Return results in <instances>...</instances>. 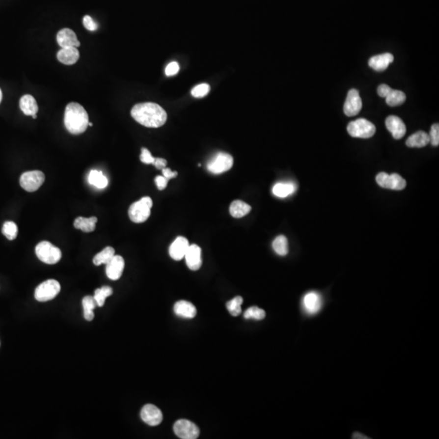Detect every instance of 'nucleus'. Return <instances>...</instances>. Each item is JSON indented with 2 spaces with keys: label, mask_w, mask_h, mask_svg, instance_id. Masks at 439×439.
<instances>
[{
  "label": "nucleus",
  "mask_w": 439,
  "mask_h": 439,
  "mask_svg": "<svg viewBox=\"0 0 439 439\" xmlns=\"http://www.w3.org/2000/svg\"><path fill=\"white\" fill-rule=\"evenodd\" d=\"M135 121L148 128H159L165 124L167 113L163 108L155 103L136 104L131 110Z\"/></svg>",
  "instance_id": "obj_1"
},
{
  "label": "nucleus",
  "mask_w": 439,
  "mask_h": 439,
  "mask_svg": "<svg viewBox=\"0 0 439 439\" xmlns=\"http://www.w3.org/2000/svg\"><path fill=\"white\" fill-rule=\"evenodd\" d=\"M64 125L72 135H80L85 132L89 125V116L81 104L73 102L67 105Z\"/></svg>",
  "instance_id": "obj_2"
},
{
  "label": "nucleus",
  "mask_w": 439,
  "mask_h": 439,
  "mask_svg": "<svg viewBox=\"0 0 439 439\" xmlns=\"http://www.w3.org/2000/svg\"><path fill=\"white\" fill-rule=\"evenodd\" d=\"M152 200L150 197H143L140 200L133 203L129 209V217L135 223L146 221L151 215Z\"/></svg>",
  "instance_id": "obj_3"
},
{
  "label": "nucleus",
  "mask_w": 439,
  "mask_h": 439,
  "mask_svg": "<svg viewBox=\"0 0 439 439\" xmlns=\"http://www.w3.org/2000/svg\"><path fill=\"white\" fill-rule=\"evenodd\" d=\"M36 255L42 262L48 265H55L61 259V250L47 241L41 242L36 246Z\"/></svg>",
  "instance_id": "obj_4"
},
{
  "label": "nucleus",
  "mask_w": 439,
  "mask_h": 439,
  "mask_svg": "<svg viewBox=\"0 0 439 439\" xmlns=\"http://www.w3.org/2000/svg\"><path fill=\"white\" fill-rule=\"evenodd\" d=\"M347 132L353 137L369 138L375 135L376 127L371 121L359 118L348 124Z\"/></svg>",
  "instance_id": "obj_5"
},
{
  "label": "nucleus",
  "mask_w": 439,
  "mask_h": 439,
  "mask_svg": "<svg viewBox=\"0 0 439 439\" xmlns=\"http://www.w3.org/2000/svg\"><path fill=\"white\" fill-rule=\"evenodd\" d=\"M60 291V285L56 280L49 279L36 288L34 297L39 302H47L56 297Z\"/></svg>",
  "instance_id": "obj_6"
},
{
  "label": "nucleus",
  "mask_w": 439,
  "mask_h": 439,
  "mask_svg": "<svg viewBox=\"0 0 439 439\" xmlns=\"http://www.w3.org/2000/svg\"><path fill=\"white\" fill-rule=\"evenodd\" d=\"M234 159L229 154L219 152L208 162V170L214 174H220L233 167Z\"/></svg>",
  "instance_id": "obj_7"
},
{
  "label": "nucleus",
  "mask_w": 439,
  "mask_h": 439,
  "mask_svg": "<svg viewBox=\"0 0 439 439\" xmlns=\"http://www.w3.org/2000/svg\"><path fill=\"white\" fill-rule=\"evenodd\" d=\"M45 181V175L41 171L24 172L20 178V184L26 192H34L40 188Z\"/></svg>",
  "instance_id": "obj_8"
},
{
  "label": "nucleus",
  "mask_w": 439,
  "mask_h": 439,
  "mask_svg": "<svg viewBox=\"0 0 439 439\" xmlns=\"http://www.w3.org/2000/svg\"><path fill=\"white\" fill-rule=\"evenodd\" d=\"M376 182L383 188L395 191L404 190L407 186L406 181L398 173L389 175L386 172H380L376 177Z\"/></svg>",
  "instance_id": "obj_9"
},
{
  "label": "nucleus",
  "mask_w": 439,
  "mask_h": 439,
  "mask_svg": "<svg viewBox=\"0 0 439 439\" xmlns=\"http://www.w3.org/2000/svg\"><path fill=\"white\" fill-rule=\"evenodd\" d=\"M173 430L177 437L182 439H196L199 436L198 426L190 420H177L173 425Z\"/></svg>",
  "instance_id": "obj_10"
},
{
  "label": "nucleus",
  "mask_w": 439,
  "mask_h": 439,
  "mask_svg": "<svg viewBox=\"0 0 439 439\" xmlns=\"http://www.w3.org/2000/svg\"><path fill=\"white\" fill-rule=\"evenodd\" d=\"M363 103L359 96V91L356 89H351L347 94V99L343 106V111L347 116H357L361 110Z\"/></svg>",
  "instance_id": "obj_11"
},
{
  "label": "nucleus",
  "mask_w": 439,
  "mask_h": 439,
  "mask_svg": "<svg viewBox=\"0 0 439 439\" xmlns=\"http://www.w3.org/2000/svg\"><path fill=\"white\" fill-rule=\"evenodd\" d=\"M141 418L147 425L156 426L162 422L163 414L155 405L146 404L141 411Z\"/></svg>",
  "instance_id": "obj_12"
},
{
  "label": "nucleus",
  "mask_w": 439,
  "mask_h": 439,
  "mask_svg": "<svg viewBox=\"0 0 439 439\" xmlns=\"http://www.w3.org/2000/svg\"><path fill=\"white\" fill-rule=\"evenodd\" d=\"M302 307L307 314L311 316L317 314L322 307L321 295L317 292L307 293L302 300Z\"/></svg>",
  "instance_id": "obj_13"
},
{
  "label": "nucleus",
  "mask_w": 439,
  "mask_h": 439,
  "mask_svg": "<svg viewBox=\"0 0 439 439\" xmlns=\"http://www.w3.org/2000/svg\"><path fill=\"white\" fill-rule=\"evenodd\" d=\"M125 268V260L121 255H114L106 265V274L111 280H118L122 275Z\"/></svg>",
  "instance_id": "obj_14"
},
{
  "label": "nucleus",
  "mask_w": 439,
  "mask_h": 439,
  "mask_svg": "<svg viewBox=\"0 0 439 439\" xmlns=\"http://www.w3.org/2000/svg\"><path fill=\"white\" fill-rule=\"evenodd\" d=\"M185 258L187 266L191 270L197 271L202 266V250L196 244L190 245Z\"/></svg>",
  "instance_id": "obj_15"
},
{
  "label": "nucleus",
  "mask_w": 439,
  "mask_h": 439,
  "mask_svg": "<svg viewBox=\"0 0 439 439\" xmlns=\"http://www.w3.org/2000/svg\"><path fill=\"white\" fill-rule=\"evenodd\" d=\"M56 39L61 48H78L81 45L76 33L70 28H65L59 30L57 33Z\"/></svg>",
  "instance_id": "obj_16"
},
{
  "label": "nucleus",
  "mask_w": 439,
  "mask_h": 439,
  "mask_svg": "<svg viewBox=\"0 0 439 439\" xmlns=\"http://www.w3.org/2000/svg\"><path fill=\"white\" fill-rule=\"evenodd\" d=\"M385 126L395 139H401L406 134V125L399 116H388L385 120Z\"/></svg>",
  "instance_id": "obj_17"
},
{
  "label": "nucleus",
  "mask_w": 439,
  "mask_h": 439,
  "mask_svg": "<svg viewBox=\"0 0 439 439\" xmlns=\"http://www.w3.org/2000/svg\"><path fill=\"white\" fill-rule=\"evenodd\" d=\"M189 241L185 237H177L169 247V255L174 260H181L185 257L188 248Z\"/></svg>",
  "instance_id": "obj_18"
},
{
  "label": "nucleus",
  "mask_w": 439,
  "mask_h": 439,
  "mask_svg": "<svg viewBox=\"0 0 439 439\" xmlns=\"http://www.w3.org/2000/svg\"><path fill=\"white\" fill-rule=\"evenodd\" d=\"M394 61V56L390 53L378 55L371 57L368 61V65L375 71H385L388 66Z\"/></svg>",
  "instance_id": "obj_19"
},
{
  "label": "nucleus",
  "mask_w": 439,
  "mask_h": 439,
  "mask_svg": "<svg viewBox=\"0 0 439 439\" xmlns=\"http://www.w3.org/2000/svg\"><path fill=\"white\" fill-rule=\"evenodd\" d=\"M20 109L26 116H31L33 119L37 118L38 104L32 95H26L22 96L20 100Z\"/></svg>",
  "instance_id": "obj_20"
},
{
  "label": "nucleus",
  "mask_w": 439,
  "mask_h": 439,
  "mask_svg": "<svg viewBox=\"0 0 439 439\" xmlns=\"http://www.w3.org/2000/svg\"><path fill=\"white\" fill-rule=\"evenodd\" d=\"M80 57L78 48H64L57 53V59L62 64L72 65L77 63Z\"/></svg>",
  "instance_id": "obj_21"
},
{
  "label": "nucleus",
  "mask_w": 439,
  "mask_h": 439,
  "mask_svg": "<svg viewBox=\"0 0 439 439\" xmlns=\"http://www.w3.org/2000/svg\"><path fill=\"white\" fill-rule=\"evenodd\" d=\"M174 312L177 316L187 319L194 318L197 314L194 305L185 300H181L175 303Z\"/></svg>",
  "instance_id": "obj_22"
},
{
  "label": "nucleus",
  "mask_w": 439,
  "mask_h": 439,
  "mask_svg": "<svg viewBox=\"0 0 439 439\" xmlns=\"http://www.w3.org/2000/svg\"><path fill=\"white\" fill-rule=\"evenodd\" d=\"M430 143V137L429 134L424 132V131H418L413 135H411L410 137L407 139L406 145L409 147H415V148H420L424 146H427Z\"/></svg>",
  "instance_id": "obj_23"
},
{
  "label": "nucleus",
  "mask_w": 439,
  "mask_h": 439,
  "mask_svg": "<svg viewBox=\"0 0 439 439\" xmlns=\"http://www.w3.org/2000/svg\"><path fill=\"white\" fill-rule=\"evenodd\" d=\"M250 206L242 200H234L229 208V213L234 218H244L250 213Z\"/></svg>",
  "instance_id": "obj_24"
},
{
  "label": "nucleus",
  "mask_w": 439,
  "mask_h": 439,
  "mask_svg": "<svg viewBox=\"0 0 439 439\" xmlns=\"http://www.w3.org/2000/svg\"><path fill=\"white\" fill-rule=\"evenodd\" d=\"M98 219L95 217L90 218H78L74 220V227L76 229H81L82 231L85 233H90L95 229V225L97 223Z\"/></svg>",
  "instance_id": "obj_25"
},
{
  "label": "nucleus",
  "mask_w": 439,
  "mask_h": 439,
  "mask_svg": "<svg viewBox=\"0 0 439 439\" xmlns=\"http://www.w3.org/2000/svg\"><path fill=\"white\" fill-rule=\"evenodd\" d=\"M88 182L98 189H104L109 185V180L103 172L98 170H91L88 176Z\"/></svg>",
  "instance_id": "obj_26"
},
{
  "label": "nucleus",
  "mask_w": 439,
  "mask_h": 439,
  "mask_svg": "<svg viewBox=\"0 0 439 439\" xmlns=\"http://www.w3.org/2000/svg\"><path fill=\"white\" fill-rule=\"evenodd\" d=\"M296 190L295 185L293 183H276L273 187V193L274 195L279 198H286L290 194H293Z\"/></svg>",
  "instance_id": "obj_27"
},
{
  "label": "nucleus",
  "mask_w": 439,
  "mask_h": 439,
  "mask_svg": "<svg viewBox=\"0 0 439 439\" xmlns=\"http://www.w3.org/2000/svg\"><path fill=\"white\" fill-rule=\"evenodd\" d=\"M114 255H115L114 248L111 247H107L106 248H104V250L95 255L93 259V263L96 266L103 265V264L107 265L113 258Z\"/></svg>",
  "instance_id": "obj_28"
},
{
  "label": "nucleus",
  "mask_w": 439,
  "mask_h": 439,
  "mask_svg": "<svg viewBox=\"0 0 439 439\" xmlns=\"http://www.w3.org/2000/svg\"><path fill=\"white\" fill-rule=\"evenodd\" d=\"M406 100V95L403 91L391 89L385 97V102L390 107H397L404 104Z\"/></svg>",
  "instance_id": "obj_29"
},
{
  "label": "nucleus",
  "mask_w": 439,
  "mask_h": 439,
  "mask_svg": "<svg viewBox=\"0 0 439 439\" xmlns=\"http://www.w3.org/2000/svg\"><path fill=\"white\" fill-rule=\"evenodd\" d=\"M83 310H84V317L85 320L88 321H92L95 314H94V309L97 306V303L95 302V299L92 296H85L83 298L82 300Z\"/></svg>",
  "instance_id": "obj_30"
},
{
  "label": "nucleus",
  "mask_w": 439,
  "mask_h": 439,
  "mask_svg": "<svg viewBox=\"0 0 439 439\" xmlns=\"http://www.w3.org/2000/svg\"><path fill=\"white\" fill-rule=\"evenodd\" d=\"M273 248L277 255L285 256L288 254V241L286 237L280 235L273 242Z\"/></svg>",
  "instance_id": "obj_31"
},
{
  "label": "nucleus",
  "mask_w": 439,
  "mask_h": 439,
  "mask_svg": "<svg viewBox=\"0 0 439 439\" xmlns=\"http://www.w3.org/2000/svg\"><path fill=\"white\" fill-rule=\"evenodd\" d=\"M112 293H113V291H112V289L110 286H104L101 287V288L97 289L95 291V295H94V299H95V302L97 303V306L103 307L104 305V302H105L106 298L109 297L110 295H112Z\"/></svg>",
  "instance_id": "obj_32"
},
{
  "label": "nucleus",
  "mask_w": 439,
  "mask_h": 439,
  "mask_svg": "<svg viewBox=\"0 0 439 439\" xmlns=\"http://www.w3.org/2000/svg\"><path fill=\"white\" fill-rule=\"evenodd\" d=\"M243 302H244V299L241 296H237L227 302V309L229 310V313L232 316L238 317L242 312L241 305L243 304Z\"/></svg>",
  "instance_id": "obj_33"
},
{
  "label": "nucleus",
  "mask_w": 439,
  "mask_h": 439,
  "mask_svg": "<svg viewBox=\"0 0 439 439\" xmlns=\"http://www.w3.org/2000/svg\"><path fill=\"white\" fill-rule=\"evenodd\" d=\"M2 232L8 240H14L18 234V228L14 222L6 221L2 225Z\"/></svg>",
  "instance_id": "obj_34"
},
{
  "label": "nucleus",
  "mask_w": 439,
  "mask_h": 439,
  "mask_svg": "<svg viewBox=\"0 0 439 439\" xmlns=\"http://www.w3.org/2000/svg\"><path fill=\"white\" fill-rule=\"evenodd\" d=\"M265 316H266V313L265 311L257 307H250L244 313V317L246 319H255L258 321L263 320L265 318Z\"/></svg>",
  "instance_id": "obj_35"
},
{
  "label": "nucleus",
  "mask_w": 439,
  "mask_h": 439,
  "mask_svg": "<svg viewBox=\"0 0 439 439\" xmlns=\"http://www.w3.org/2000/svg\"><path fill=\"white\" fill-rule=\"evenodd\" d=\"M210 90V86L207 83H203L200 85H196L192 90V96L194 98H203L208 95Z\"/></svg>",
  "instance_id": "obj_36"
},
{
  "label": "nucleus",
  "mask_w": 439,
  "mask_h": 439,
  "mask_svg": "<svg viewBox=\"0 0 439 439\" xmlns=\"http://www.w3.org/2000/svg\"><path fill=\"white\" fill-rule=\"evenodd\" d=\"M430 142L434 146H438L439 145V124H434L432 127L430 129Z\"/></svg>",
  "instance_id": "obj_37"
},
{
  "label": "nucleus",
  "mask_w": 439,
  "mask_h": 439,
  "mask_svg": "<svg viewBox=\"0 0 439 439\" xmlns=\"http://www.w3.org/2000/svg\"><path fill=\"white\" fill-rule=\"evenodd\" d=\"M155 159H156L155 157L151 156V152L149 151V150H147L146 148H142L140 160H141L142 163L146 164V165H153L154 162H155Z\"/></svg>",
  "instance_id": "obj_38"
},
{
  "label": "nucleus",
  "mask_w": 439,
  "mask_h": 439,
  "mask_svg": "<svg viewBox=\"0 0 439 439\" xmlns=\"http://www.w3.org/2000/svg\"><path fill=\"white\" fill-rule=\"evenodd\" d=\"M83 26H84V27H85L87 30H97V24L95 23V21H94L90 16H85V17H84V18H83Z\"/></svg>",
  "instance_id": "obj_39"
},
{
  "label": "nucleus",
  "mask_w": 439,
  "mask_h": 439,
  "mask_svg": "<svg viewBox=\"0 0 439 439\" xmlns=\"http://www.w3.org/2000/svg\"><path fill=\"white\" fill-rule=\"evenodd\" d=\"M179 64L177 62H171L170 64H168V66L166 67L165 74L168 77H172L177 74L179 72Z\"/></svg>",
  "instance_id": "obj_40"
},
{
  "label": "nucleus",
  "mask_w": 439,
  "mask_h": 439,
  "mask_svg": "<svg viewBox=\"0 0 439 439\" xmlns=\"http://www.w3.org/2000/svg\"><path fill=\"white\" fill-rule=\"evenodd\" d=\"M168 180L164 177V176H157L156 177V179H155L157 188L160 191H163V190L165 189L167 185H168Z\"/></svg>",
  "instance_id": "obj_41"
},
{
  "label": "nucleus",
  "mask_w": 439,
  "mask_h": 439,
  "mask_svg": "<svg viewBox=\"0 0 439 439\" xmlns=\"http://www.w3.org/2000/svg\"><path fill=\"white\" fill-rule=\"evenodd\" d=\"M392 88H390L389 85H386V84H382V85H379L378 87V94L380 97L385 98L386 97V95L389 94L390 90H391Z\"/></svg>",
  "instance_id": "obj_42"
},
{
  "label": "nucleus",
  "mask_w": 439,
  "mask_h": 439,
  "mask_svg": "<svg viewBox=\"0 0 439 439\" xmlns=\"http://www.w3.org/2000/svg\"><path fill=\"white\" fill-rule=\"evenodd\" d=\"M153 165L156 166V168H157V169H161V170H162L163 168H166L167 161L163 158H156L155 159V162H154Z\"/></svg>",
  "instance_id": "obj_43"
},
{
  "label": "nucleus",
  "mask_w": 439,
  "mask_h": 439,
  "mask_svg": "<svg viewBox=\"0 0 439 439\" xmlns=\"http://www.w3.org/2000/svg\"><path fill=\"white\" fill-rule=\"evenodd\" d=\"M162 172H163L164 177L167 178V179L169 180L171 178H173V177H176L177 176V172H172L169 168H165L162 169Z\"/></svg>",
  "instance_id": "obj_44"
},
{
  "label": "nucleus",
  "mask_w": 439,
  "mask_h": 439,
  "mask_svg": "<svg viewBox=\"0 0 439 439\" xmlns=\"http://www.w3.org/2000/svg\"><path fill=\"white\" fill-rule=\"evenodd\" d=\"M353 439H368V438L365 437L364 435H359V434H355L353 435Z\"/></svg>",
  "instance_id": "obj_45"
},
{
  "label": "nucleus",
  "mask_w": 439,
  "mask_h": 439,
  "mask_svg": "<svg viewBox=\"0 0 439 439\" xmlns=\"http://www.w3.org/2000/svg\"><path fill=\"white\" fill-rule=\"evenodd\" d=\"M2 90H1V89H0V103H1V101H2Z\"/></svg>",
  "instance_id": "obj_46"
},
{
  "label": "nucleus",
  "mask_w": 439,
  "mask_h": 439,
  "mask_svg": "<svg viewBox=\"0 0 439 439\" xmlns=\"http://www.w3.org/2000/svg\"><path fill=\"white\" fill-rule=\"evenodd\" d=\"M89 126H93V124L91 122H89Z\"/></svg>",
  "instance_id": "obj_47"
}]
</instances>
